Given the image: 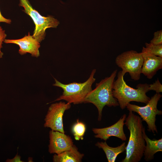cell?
<instances>
[{"label": "cell", "mask_w": 162, "mask_h": 162, "mask_svg": "<svg viewBox=\"0 0 162 162\" xmlns=\"http://www.w3.org/2000/svg\"><path fill=\"white\" fill-rule=\"evenodd\" d=\"M124 124L129 130L130 135L126 147V155L122 162H138L142 158L145 148L143 136L145 129L141 118L129 111Z\"/></svg>", "instance_id": "obj_1"}, {"label": "cell", "mask_w": 162, "mask_h": 162, "mask_svg": "<svg viewBox=\"0 0 162 162\" xmlns=\"http://www.w3.org/2000/svg\"><path fill=\"white\" fill-rule=\"evenodd\" d=\"M124 75L122 71L118 73L117 79L114 81L112 94L117 100L121 108L123 110L131 101H136L147 104L150 98L146 94L149 91V84L140 83L136 89L127 85L124 79Z\"/></svg>", "instance_id": "obj_2"}, {"label": "cell", "mask_w": 162, "mask_h": 162, "mask_svg": "<svg viewBox=\"0 0 162 162\" xmlns=\"http://www.w3.org/2000/svg\"><path fill=\"white\" fill-rule=\"evenodd\" d=\"M117 70H114L108 77L96 83L95 88L89 92L85 98L83 103H91L97 108L98 112V120L101 121L102 111L104 107H116L119 106L117 100L112 94V87Z\"/></svg>", "instance_id": "obj_3"}, {"label": "cell", "mask_w": 162, "mask_h": 162, "mask_svg": "<svg viewBox=\"0 0 162 162\" xmlns=\"http://www.w3.org/2000/svg\"><path fill=\"white\" fill-rule=\"evenodd\" d=\"M96 72L95 69H93L89 78L83 83L73 82L65 84L54 78L55 82L53 86L61 88L63 92L61 95L53 102L64 100L74 104L83 103L86 96L92 90V84L96 80L94 77Z\"/></svg>", "instance_id": "obj_4"}, {"label": "cell", "mask_w": 162, "mask_h": 162, "mask_svg": "<svg viewBox=\"0 0 162 162\" xmlns=\"http://www.w3.org/2000/svg\"><path fill=\"white\" fill-rule=\"evenodd\" d=\"M19 5L24 8L23 11L33 20L35 27L32 36L39 43L44 39L46 29L56 28L59 24L58 21L52 16L45 17L41 15L32 7L28 0H20Z\"/></svg>", "instance_id": "obj_5"}, {"label": "cell", "mask_w": 162, "mask_h": 162, "mask_svg": "<svg viewBox=\"0 0 162 162\" xmlns=\"http://www.w3.org/2000/svg\"><path fill=\"white\" fill-rule=\"evenodd\" d=\"M162 95L160 93H156L150 98L148 102L144 106L128 104L126 107L129 110L137 112L142 118V121H145L148 125V130L154 134L158 133L155 124L156 116L162 114V111L158 110L157 107L158 101Z\"/></svg>", "instance_id": "obj_6"}, {"label": "cell", "mask_w": 162, "mask_h": 162, "mask_svg": "<svg viewBox=\"0 0 162 162\" xmlns=\"http://www.w3.org/2000/svg\"><path fill=\"white\" fill-rule=\"evenodd\" d=\"M143 62L141 52L138 53L134 50L123 52L115 59L116 64L122 69L123 74L124 75L128 73L131 79L135 81L140 78Z\"/></svg>", "instance_id": "obj_7"}, {"label": "cell", "mask_w": 162, "mask_h": 162, "mask_svg": "<svg viewBox=\"0 0 162 162\" xmlns=\"http://www.w3.org/2000/svg\"><path fill=\"white\" fill-rule=\"evenodd\" d=\"M71 104L60 101L52 104L49 107L44 119V127L64 133L62 117L65 111L71 107Z\"/></svg>", "instance_id": "obj_8"}, {"label": "cell", "mask_w": 162, "mask_h": 162, "mask_svg": "<svg viewBox=\"0 0 162 162\" xmlns=\"http://www.w3.org/2000/svg\"><path fill=\"white\" fill-rule=\"evenodd\" d=\"M49 137V152L50 154H60L69 150L74 145L70 136L59 131L50 130Z\"/></svg>", "instance_id": "obj_9"}, {"label": "cell", "mask_w": 162, "mask_h": 162, "mask_svg": "<svg viewBox=\"0 0 162 162\" xmlns=\"http://www.w3.org/2000/svg\"><path fill=\"white\" fill-rule=\"evenodd\" d=\"M6 44H13L18 45L20 48L18 51L21 55L28 53L32 56L37 58L40 55L39 48L40 44L29 32L27 35L18 39H5L4 41Z\"/></svg>", "instance_id": "obj_10"}, {"label": "cell", "mask_w": 162, "mask_h": 162, "mask_svg": "<svg viewBox=\"0 0 162 162\" xmlns=\"http://www.w3.org/2000/svg\"><path fill=\"white\" fill-rule=\"evenodd\" d=\"M126 117V114H124L116 123L110 126L101 128H93L92 130L95 134V137L106 141L110 137L114 136L122 141L126 140V137L123 130L124 121Z\"/></svg>", "instance_id": "obj_11"}, {"label": "cell", "mask_w": 162, "mask_h": 162, "mask_svg": "<svg viewBox=\"0 0 162 162\" xmlns=\"http://www.w3.org/2000/svg\"><path fill=\"white\" fill-rule=\"evenodd\" d=\"M143 62L141 70L148 79H151L157 71L162 68V58L151 54L142 49L141 52Z\"/></svg>", "instance_id": "obj_12"}, {"label": "cell", "mask_w": 162, "mask_h": 162, "mask_svg": "<svg viewBox=\"0 0 162 162\" xmlns=\"http://www.w3.org/2000/svg\"><path fill=\"white\" fill-rule=\"evenodd\" d=\"M143 136L146 143L143 155L145 160L149 161L154 159L155 153L162 151V138L158 140L150 139L146 134L145 129L143 131Z\"/></svg>", "instance_id": "obj_13"}, {"label": "cell", "mask_w": 162, "mask_h": 162, "mask_svg": "<svg viewBox=\"0 0 162 162\" xmlns=\"http://www.w3.org/2000/svg\"><path fill=\"white\" fill-rule=\"evenodd\" d=\"M80 153L77 147L73 145L69 150L58 154H55L53 160L54 162H80L84 156Z\"/></svg>", "instance_id": "obj_14"}, {"label": "cell", "mask_w": 162, "mask_h": 162, "mask_svg": "<svg viewBox=\"0 0 162 162\" xmlns=\"http://www.w3.org/2000/svg\"><path fill=\"white\" fill-rule=\"evenodd\" d=\"M95 145L104 150L108 162H115L118 155L125 150L126 147L125 142L116 147L109 146L106 141L104 142H98Z\"/></svg>", "instance_id": "obj_15"}, {"label": "cell", "mask_w": 162, "mask_h": 162, "mask_svg": "<svg viewBox=\"0 0 162 162\" xmlns=\"http://www.w3.org/2000/svg\"><path fill=\"white\" fill-rule=\"evenodd\" d=\"M86 130L85 125L77 120V122L74 124L72 129L75 139L77 140L80 139L82 140Z\"/></svg>", "instance_id": "obj_16"}, {"label": "cell", "mask_w": 162, "mask_h": 162, "mask_svg": "<svg viewBox=\"0 0 162 162\" xmlns=\"http://www.w3.org/2000/svg\"><path fill=\"white\" fill-rule=\"evenodd\" d=\"M146 47L143 49L148 53L162 58V44L155 45L151 43H145Z\"/></svg>", "instance_id": "obj_17"}, {"label": "cell", "mask_w": 162, "mask_h": 162, "mask_svg": "<svg viewBox=\"0 0 162 162\" xmlns=\"http://www.w3.org/2000/svg\"><path fill=\"white\" fill-rule=\"evenodd\" d=\"M151 44L155 45L162 44V30L155 32L154 34L153 38L151 40Z\"/></svg>", "instance_id": "obj_18"}, {"label": "cell", "mask_w": 162, "mask_h": 162, "mask_svg": "<svg viewBox=\"0 0 162 162\" xmlns=\"http://www.w3.org/2000/svg\"><path fill=\"white\" fill-rule=\"evenodd\" d=\"M149 91L153 90L156 93H159L162 92V85L158 78L155 82L152 84H149Z\"/></svg>", "instance_id": "obj_19"}, {"label": "cell", "mask_w": 162, "mask_h": 162, "mask_svg": "<svg viewBox=\"0 0 162 162\" xmlns=\"http://www.w3.org/2000/svg\"><path fill=\"white\" fill-rule=\"evenodd\" d=\"M7 34L5 32V31L4 30L0 25V58L2 57L3 53L1 50L2 47V44L5 39Z\"/></svg>", "instance_id": "obj_20"}, {"label": "cell", "mask_w": 162, "mask_h": 162, "mask_svg": "<svg viewBox=\"0 0 162 162\" xmlns=\"http://www.w3.org/2000/svg\"><path fill=\"white\" fill-rule=\"evenodd\" d=\"M1 22L10 24L11 22V20L10 19H7L4 17L2 15L0 10V23Z\"/></svg>", "instance_id": "obj_21"}, {"label": "cell", "mask_w": 162, "mask_h": 162, "mask_svg": "<svg viewBox=\"0 0 162 162\" xmlns=\"http://www.w3.org/2000/svg\"><path fill=\"white\" fill-rule=\"evenodd\" d=\"M6 162H22L20 160V157L17 154L15 156L13 159H8L7 160Z\"/></svg>", "instance_id": "obj_22"}]
</instances>
